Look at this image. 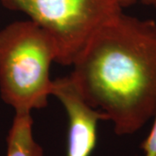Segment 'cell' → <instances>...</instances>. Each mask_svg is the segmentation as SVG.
<instances>
[{
	"label": "cell",
	"instance_id": "1",
	"mask_svg": "<svg viewBox=\"0 0 156 156\" xmlns=\"http://www.w3.org/2000/svg\"><path fill=\"white\" fill-rule=\"evenodd\" d=\"M69 75L117 135L139 131L156 113V22L124 12L95 34Z\"/></svg>",
	"mask_w": 156,
	"mask_h": 156
},
{
	"label": "cell",
	"instance_id": "2",
	"mask_svg": "<svg viewBox=\"0 0 156 156\" xmlns=\"http://www.w3.org/2000/svg\"><path fill=\"white\" fill-rule=\"evenodd\" d=\"M56 47L49 33L32 20L16 21L0 30V95L15 112L45 108L52 95L50 66Z\"/></svg>",
	"mask_w": 156,
	"mask_h": 156
},
{
	"label": "cell",
	"instance_id": "3",
	"mask_svg": "<svg viewBox=\"0 0 156 156\" xmlns=\"http://www.w3.org/2000/svg\"><path fill=\"white\" fill-rule=\"evenodd\" d=\"M45 30L56 47V62L72 66L101 29L123 13L118 0H0Z\"/></svg>",
	"mask_w": 156,
	"mask_h": 156
},
{
	"label": "cell",
	"instance_id": "4",
	"mask_svg": "<svg viewBox=\"0 0 156 156\" xmlns=\"http://www.w3.org/2000/svg\"><path fill=\"white\" fill-rule=\"evenodd\" d=\"M63 106L69 120L66 156H90L97 141V127L106 116L87 103L69 76L53 81L52 95Z\"/></svg>",
	"mask_w": 156,
	"mask_h": 156
},
{
	"label": "cell",
	"instance_id": "5",
	"mask_svg": "<svg viewBox=\"0 0 156 156\" xmlns=\"http://www.w3.org/2000/svg\"><path fill=\"white\" fill-rule=\"evenodd\" d=\"M6 142V156H44L42 146L34 138L31 112H15Z\"/></svg>",
	"mask_w": 156,
	"mask_h": 156
},
{
	"label": "cell",
	"instance_id": "6",
	"mask_svg": "<svg viewBox=\"0 0 156 156\" xmlns=\"http://www.w3.org/2000/svg\"><path fill=\"white\" fill-rule=\"evenodd\" d=\"M118 1L123 9L128 6L133 5L136 3H141L146 5L154 6L156 8V0H118Z\"/></svg>",
	"mask_w": 156,
	"mask_h": 156
}]
</instances>
